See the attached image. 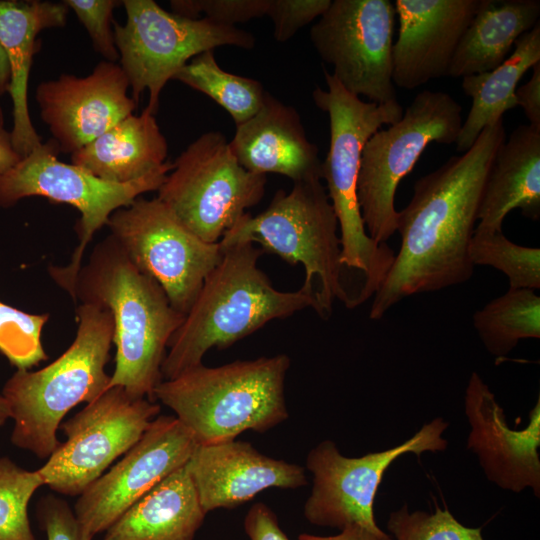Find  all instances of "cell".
<instances>
[{
  "label": "cell",
  "instance_id": "obj_1",
  "mask_svg": "<svg viewBox=\"0 0 540 540\" xmlns=\"http://www.w3.org/2000/svg\"><path fill=\"white\" fill-rule=\"evenodd\" d=\"M506 133L503 118L485 127L461 156L420 177L398 212V253L369 312L371 320L406 297L468 281L474 272L469 245L493 158Z\"/></svg>",
  "mask_w": 540,
  "mask_h": 540
},
{
  "label": "cell",
  "instance_id": "obj_2",
  "mask_svg": "<svg viewBox=\"0 0 540 540\" xmlns=\"http://www.w3.org/2000/svg\"><path fill=\"white\" fill-rule=\"evenodd\" d=\"M69 294L112 315L116 355L109 387L155 401L169 341L185 315L173 308L161 286L131 261L112 235L95 245Z\"/></svg>",
  "mask_w": 540,
  "mask_h": 540
},
{
  "label": "cell",
  "instance_id": "obj_3",
  "mask_svg": "<svg viewBox=\"0 0 540 540\" xmlns=\"http://www.w3.org/2000/svg\"><path fill=\"white\" fill-rule=\"evenodd\" d=\"M221 250L219 263L169 341L163 380L202 364L210 349H226L269 321L315 309V299L301 289L285 292L272 285L258 266L261 248L238 243Z\"/></svg>",
  "mask_w": 540,
  "mask_h": 540
},
{
  "label": "cell",
  "instance_id": "obj_4",
  "mask_svg": "<svg viewBox=\"0 0 540 540\" xmlns=\"http://www.w3.org/2000/svg\"><path fill=\"white\" fill-rule=\"evenodd\" d=\"M76 315V336L65 352L39 370L17 369L1 394L14 421L11 442L41 459L57 448L65 415L109 388L105 365L113 343L112 315L91 303H81Z\"/></svg>",
  "mask_w": 540,
  "mask_h": 540
},
{
  "label": "cell",
  "instance_id": "obj_5",
  "mask_svg": "<svg viewBox=\"0 0 540 540\" xmlns=\"http://www.w3.org/2000/svg\"><path fill=\"white\" fill-rule=\"evenodd\" d=\"M326 89L312 92L315 105L329 117L330 144L321 166V177L340 230L344 270L360 273L358 304L376 294L389 273L395 253L366 232L357 201V178L363 148L383 125L399 121L404 108L398 101L378 104L363 101L324 70Z\"/></svg>",
  "mask_w": 540,
  "mask_h": 540
},
{
  "label": "cell",
  "instance_id": "obj_6",
  "mask_svg": "<svg viewBox=\"0 0 540 540\" xmlns=\"http://www.w3.org/2000/svg\"><path fill=\"white\" fill-rule=\"evenodd\" d=\"M286 354L207 367L200 364L162 380L154 400L170 408L197 444L234 440L252 430L263 433L288 416L284 384Z\"/></svg>",
  "mask_w": 540,
  "mask_h": 540
},
{
  "label": "cell",
  "instance_id": "obj_7",
  "mask_svg": "<svg viewBox=\"0 0 540 540\" xmlns=\"http://www.w3.org/2000/svg\"><path fill=\"white\" fill-rule=\"evenodd\" d=\"M338 221L321 179L294 182L289 192L276 191L268 207L245 213L219 241L220 248L238 243L259 244L292 265L301 264L300 289L315 299L314 311L329 318L336 300L347 308Z\"/></svg>",
  "mask_w": 540,
  "mask_h": 540
},
{
  "label": "cell",
  "instance_id": "obj_8",
  "mask_svg": "<svg viewBox=\"0 0 540 540\" xmlns=\"http://www.w3.org/2000/svg\"><path fill=\"white\" fill-rule=\"evenodd\" d=\"M462 106L448 93L423 90L399 121L366 142L357 178V201L369 237L384 244L397 230L395 193L431 142L453 144Z\"/></svg>",
  "mask_w": 540,
  "mask_h": 540
},
{
  "label": "cell",
  "instance_id": "obj_9",
  "mask_svg": "<svg viewBox=\"0 0 540 540\" xmlns=\"http://www.w3.org/2000/svg\"><path fill=\"white\" fill-rule=\"evenodd\" d=\"M59 152L57 143L50 139L0 175V207L13 206L26 197L40 196L71 205L80 212L77 224L80 242L70 263L49 268L52 279L70 293L82 266L83 254L94 234L107 225L116 210L129 206L144 193L157 191L173 163L165 162L144 177L121 184L104 181L72 163L59 161Z\"/></svg>",
  "mask_w": 540,
  "mask_h": 540
},
{
  "label": "cell",
  "instance_id": "obj_10",
  "mask_svg": "<svg viewBox=\"0 0 540 540\" xmlns=\"http://www.w3.org/2000/svg\"><path fill=\"white\" fill-rule=\"evenodd\" d=\"M124 25L113 22L119 52L132 99L137 104L148 90L145 108L155 115L166 83L195 56L219 46L252 49L255 36L236 26L215 23L207 18H187L168 12L153 0H124Z\"/></svg>",
  "mask_w": 540,
  "mask_h": 540
},
{
  "label": "cell",
  "instance_id": "obj_11",
  "mask_svg": "<svg viewBox=\"0 0 540 540\" xmlns=\"http://www.w3.org/2000/svg\"><path fill=\"white\" fill-rule=\"evenodd\" d=\"M265 185L266 175L239 164L224 134L209 131L176 158L157 198L195 235L217 243L262 200Z\"/></svg>",
  "mask_w": 540,
  "mask_h": 540
},
{
  "label": "cell",
  "instance_id": "obj_12",
  "mask_svg": "<svg viewBox=\"0 0 540 540\" xmlns=\"http://www.w3.org/2000/svg\"><path fill=\"white\" fill-rule=\"evenodd\" d=\"M448 426L437 417L403 443L361 457L342 455L331 440L320 442L306 459L313 486L304 504V517L313 525L339 530L358 525L380 540H393L377 525L374 516V501L384 473L404 454L420 456L446 450L448 443L443 433Z\"/></svg>",
  "mask_w": 540,
  "mask_h": 540
},
{
  "label": "cell",
  "instance_id": "obj_13",
  "mask_svg": "<svg viewBox=\"0 0 540 540\" xmlns=\"http://www.w3.org/2000/svg\"><path fill=\"white\" fill-rule=\"evenodd\" d=\"M107 226L131 261L183 315L222 257L219 242L199 238L157 197H138L112 213Z\"/></svg>",
  "mask_w": 540,
  "mask_h": 540
},
{
  "label": "cell",
  "instance_id": "obj_14",
  "mask_svg": "<svg viewBox=\"0 0 540 540\" xmlns=\"http://www.w3.org/2000/svg\"><path fill=\"white\" fill-rule=\"evenodd\" d=\"M160 410L155 401L109 387L60 425L66 440L38 469L44 485L79 496L139 441Z\"/></svg>",
  "mask_w": 540,
  "mask_h": 540
},
{
  "label": "cell",
  "instance_id": "obj_15",
  "mask_svg": "<svg viewBox=\"0 0 540 540\" xmlns=\"http://www.w3.org/2000/svg\"><path fill=\"white\" fill-rule=\"evenodd\" d=\"M396 10L390 0H331L310 40L349 93L384 104L397 101L392 80Z\"/></svg>",
  "mask_w": 540,
  "mask_h": 540
},
{
  "label": "cell",
  "instance_id": "obj_16",
  "mask_svg": "<svg viewBox=\"0 0 540 540\" xmlns=\"http://www.w3.org/2000/svg\"><path fill=\"white\" fill-rule=\"evenodd\" d=\"M197 446L175 417L158 415L139 441L79 496L74 513L92 537L105 532L130 506L184 466Z\"/></svg>",
  "mask_w": 540,
  "mask_h": 540
},
{
  "label": "cell",
  "instance_id": "obj_17",
  "mask_svg": "<svg viewBox=\"0 0 540 540\" xmlns=\"http://www.w3.org/2000/svg\"><path fill=\"white\" fill-rule=\"evenodd\" d=\"M128 88L121 66L104 60L87 76L40 83L35 97L59 151L72 154L133 114Z\"/></svg>",
  "mask_w": 540,
  "mask_h": 540
},
{
  "label": "cell",
  "instance_id": "obj_18",
  "mask_svg": "<svg viewBox=\"0 0 540 540\" xmlns=\"http://www.w3.org/2000/svg\"><path fill=\"white\" fill-rule=\"evenodd\" d=\"M470 425L467 448L474 452L487 479L498 487L520 493L531 488L540 496V398L529 413V423L511 429L502 407L477 372H472L464 396Z\"/></svg>",
  "mask_w": 540,
  "mask_h": 540
},
{
  "label": "cell",
  "instance_id": "obj_19",
  "mask_svg": "<svg viewBox=\"0 0 540 540\" xmlns=\"http://www.w3.org/2000/svg\"><path fill=\"white\" fill-rule=\"evenodd\" d=\"M480 0H396L399 33L392 49V80L415 89L448 76L462 35Z\"/></svg>",
  "mask_w": 540,
  "mask_h": 540
},
{
  "label": "cell",
  "instance_id": "obj_20",
  "mask_svg": "<svg viewBox=\"0 0 540 540\" xmlns=\"http://www.w3.org/2000/svg\"><path fill=\"white\" fill-rule=\"evenodd\" d=\"M185 467L206 514L240 506L269 488L297 489L307 484L302 466L266 456L236 439L197 444Z\"/></svg>",
  "mask_w": 540,
  "mask_h": 540
},
{
  "label": "cell",
  "instance_id": "obj_21",
  "mask_svg": "<svg viewBox=\"0 0 540 540\" xmlns=\"http://www.w3.org/2000/svg\"><path fill=\"white\" fill-rule=\"evenodd\" d=\"M229 145L252 173L281 174L293 182L322 179L318 148L308 140L299 113L268 92L256 114L236 125Z\"/></svg>",
  "mask_w": 540,
  "mask_h": 540
},
{
  "label": "cell",
  "instance_id": "obj_22",
  "mask_svg": "<svg viewBox=\"0 0 540 540\" xmlns=\"http://www.w3.org/2000/svg\"><path fill=\"white\" fill-rule=\"evenodd\" d=\"M68 7L64 2L0 0V43L10 67L9 94L13 104L12 144L23 158L42 142L28 110V80L37 35L44 29L63 27Z\"/></svg>",
  "mask_w": 540,
  "mask_h": 540
},
{
  "label": "cell",
  "instance_id": "obj_23",
  "mask_svg": "<svg viewBox=\"0 0 540 540\" xmlns=\"http://www.w3.org/2000/svg\"><path fill=\"white\" fill-rule=\"evenodd\" d=\"M513 209L533 220L540 218V129L519 125L500 145L488 172L476 228L502 230Z\"/></svg>",
  "mask_w": 540,
  "mask_h": 540
},
{
  "label": "cell",
  "instance_id": "obj_24",
  "mask_svg": "<svg viewBox=\"0 0 540 540\" xmlns=\"http://www.w3.org/2000/svg\"><path fill=\"white\" fill-rule=\"evenodd\" d=\"M205 516L184 465L130 506L102 540H193Z\"/></svg>",
  "mask_w": 540,
  "mask_h": 540
},
{
  "label": "cell",
  "instance_id": "obj_25",
  "mask_svg": "<svg viewBox=\"0 0 540 540\" xmlns=\"http://www.w3.org/2000/svg\"><path fill=\"white\" fill-rule=\"evenodd\" d=\"M168 145L155 115H129L71 154L72 164L113 183H128L160 168Z\"/></svg>",
  "mask_w": 540,
  "mask_h": 540
},
{
  "label": "cell",
  "instance_id": "obj_26",
  "mask_svg": "<svg viewBox=\"0 0 540 540\" xmlns=\"http://www.w3.org/2000/svg\"><path fill=\"white\" fill-rule=\"evenodd\" d=\"M539 16V0H480L456 48L448 76L463 78L495 69L517 39L540 22Z\"/></svg>",
  "mask_w": 540,
  "mask_h": 540
},
{
  "label": "cell",
  "instance_id": "obj_27",
  "mask_svg": "<svg viewBox=\"0 0 540 540\" xmlns=\"http://www.w3.org/2000/svg\"><path fill=\"white\" fill-rule=\"evenodd\" d=\"M540 62V22L520 36L512 53L495 69L463 77V92L472 100L455 142L458 152H466L481 131L503 118L517 105L515 91L526 71Z\"/></svg>",
  "mask_w": 540,
  "mask_h": 540
},
{
  "label": "cell",
  "instance_id": "obj_28",
  "mask_svg": "<svg viewBox=\"0 0 540 540\" xmlns=\"http://www.w3.org/2000/svg\"><path fill=\"white\" fill-rule=\"evenodd\" d=\"M472 320L486 350L506 356L520 340L540 338V297L532 289L509 287L477 310Z\"/></svg>",
  "mask_w": 540,
  "mask_h": 540
},
{
  "label": "cell",
  "instance_id": "obj_29",
  "mask_svg": "<svg viewBox=\"0 0 540 540\" xmlns=\"http://www.w3.org/2000/svg\"><path fill=\"white\" fill-rule=\"evenodd\" d=\"M174 79L210 97L230 114L236 125L256 114L266 94L259 81L223 70L214 50L192 58Z\"/></svg>",
  "mask_w": 540,
  "mask_h": 540
},
{
  "label": "cell",
  "instance_id": "obj_30",
  "mask_svg": "<svg viewBox=\"0 0 540 540\" xmlns=\"http://www.w3.org/2000/svg\"><path fill=\"white\" fill-rule=\"evenodd\" d=\"M468 253L474 266H491L504 273L510 288H540V249L518 245L502 230L475 228Z\"/></svg>",
  "mask_w": 540,
  "mask_h": 540
},
{
  "label": "cell",
  "instance_id": "obj_31",
  "mask_svg": "<svg viewBox=\"0 0 540 540\" xmlns=\"http://www.w3.org/2000/svg\"><path fill=\"white\" fill-rule=\"evenodd\" d=\"M44 485L39 470L0 457V540H36L28 517L34 492Z\"/></svg>",
  "mask_w": 540,
  "mask_h": 540
},
{
  "label": "cell",
  "instance_id": "obj_32",
  "mask_svg": "<svg viewBox=\"0 0 540 540\" xmlns=\"http://www.w3.org/2000/svg\"><path fill=\"white\" fill-rule=\"evenodd\" d=\"M49 314H31L0 300V353L17 369L47 359L41 334Z\"/></svg>",
  "mask_w": 540,
  "mask_h": 540
},
{
  "label": "cell",
  "instance_id": "obj_33",
  "mask_svg": "<svg viewBox=\"0 0 540 540\" xmlns=\"http://www.w3.org/2000/svg\"><path fill=\"white\" fill-rule=\"evenodd\" d=\"M387 529L393 540H485L481 527L461 524L445 507L436 504L433 513L410 512L404 504L389 514Z\"/></svg>",
  "mask_w": 540,
  "mask_h": 540
},
{
  "label": "cell",
  "instance_id": "obj_34",
  "mask_svg": "<svg viewBox=\"0 0 540 540\" xmlns=\"http://www.w3.org/2000/svg\"><path fill=\"white\" fill-rule=\"evenodd\" d=\"M270 0H172V12L187 18H205L226 26H235L267 14Z\"/></svg>",
  "mask_w": 540,
  "mask_h": 540
},
{
  "label": "cell",
  "instance_id": "obj_35",
  "mask_svg": "<svg viewBox=\"0 0 540 540\" xmlns=\"http://www.w3.org/2000/svg\"><path fill=\"white\" fill-rule=\"evenodd\" d=\"M87 30L93 48L105 61L115 63L119 52L115 45L113 30V10L119 1L115 0H65Z\"/></svg>",
  "mask_w": 540,
  "mask_h": 540
},
{
  "label": "cell",
  "instance_id": "obj_36",
  "mask_svg": "<svg viewBox=\"0 0 540 540\" xmlns=\"http://www.w3.org/2000/svg\"><path fill=\"white\" fill-rule=\"evenodd\" d=\"M331 0H270L267 11L278 42L290 40L301 28L319 18Z\"/></svg>",
  "mask_w": 540,
  "mask_h": 540
},
{
  "label": "cell",
  "instance_id": "obj_37",
  "mask_svg": "<svg viewBox=\"0 0 540 540\" xmlns=\"http://www.w3.org/2000/svg\"><path fill=\"white\" fill-rule=\"evenodd\" d=\"M37 517L47 540H92L66 501L49 495L38 504Z\"/></svg>",
  "mask_w": 540,
  "mask_h": 540
},
{
  "label": "cell",
  "instance_id": "obj_38",
  "mask_svg": "<svg viewBox=\"0 0 540 540\" xmlns=\"http://www.w3.org/2000/svg\"><path fill=\"white\" fill-rule=\"evenodd\" d=\"M244 530L250 540H289L276 514L263 502L250 507L244 518Z\"/></svg>",
  "mask_w": 540,
  "mask_h": 540
},
{
  "label": "cell",
  "instance_id": "obj_39",
  "mask_svg": "<svg viewBox=\"0 0 540 540\" xmlns=\"http://www.w3.org/2000/svg\"><path fill=\"white\" fill-rule=\"evenodd\" d=\"M517 105L522 107L529 125L540 129V62L532 67L527 83L515 91Z\"/></svg>",
  "mask_w": 540,
  "mask_h": 540
},
{
  "label": "cell",
  "instance_id": "obj_40",
  "mask_svg": "<svg viewBox=\"0 0 540 540\" xmlns=\"http://www.w3.org/2000/svg\"><path fill=\"white\" fill-rule=\"evenodd\" d=\"M21 157L15 151L11 133L4 127V115L0 107V175L14 167Z\"/></svg>",
  "mask_w": 540,
  "mask_h": 540
},
{
  "label": "cell",
  "instance_id": "obj_41",
  "mask_svg": "<svg viewBox=\"0 0 540 540\" xmlns=\"http://www.w3.org/2000/svg\"><path fill=\"white\" fill-rule=\"evenodd\" d=\"M298 540H380L371 532L358 525H350L340 530L336 535L320 536L309 533H301Z\"/></svg>",
  "mask_w": 540,
  "mask_h": 540
},
{
  "label": "cell",
  "instance_id": "obj_42",
  "mask_svg": "<svg viewBox=\"0 0 540 540\" xmlns=\"http://www.w3.org/2000/svg\"><path fill=\"white\" fill-rule=\"evenodd\" d=\"M10 67L5 50L0 43V95L9 91Z\"/></svg>",
  "mask_w": 540,
  "mask_h": 540
},
{
  "label": "cell",
  "instance_id": "obj_43",
  "mask_svg": "<svg viewBox=\"0 0 540 540\" xmlns=\"http://www.w3.org/2000/svg\"><path fill=\"white\" fill-rule=\"evenodd\" d=\"M10 418V412L6 400L0 394V426L4 425L5 422Z\"/></svg>",
  "mask_w": 540,
  "mask_h": 540
}]
</instances>
